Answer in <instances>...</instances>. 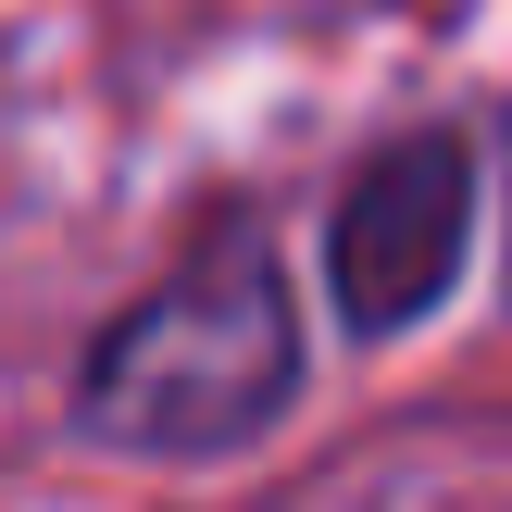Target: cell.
Here are the masks:
<instances>
[{
    "instance_id": "obj_3",
    "label": "cell",
    "mask_w": 512,
    "mask_h": 512,
    "mask_svg": "<svg viewBox=\"0 0 512 512\" xmlns=\"http://www.w3.org/2000/svg\"><path fill=\"white\" fill-rule=\"evenodd\" d=\"M500 288H512V238H500Z\"/></svg>"
},
{
    "instance_id": "obj_1",
    "label": "cell",
    "mask_w": 512,
    "mask_h": 512,
    "mask_svg": "<svg viewBox=\"0 0 512 512\" xmlns=\"http://www.w3.org/2000/svg\"><path fill=\"white\" fill-rule=\"evenodd\" d=\"M300 388H313L300 275H288V250H275V225L250 213V200H225L125 313L88 325L63 413H75L88 450L200 475V463H250V450L300 413Z\"/></svg>"
},
{
    "instance_id": "obj_2",
    "label": "cell",
    "mask_w": 512,
    "mask_h": 512,
    "mask_svg": "<svg viewBox=\"0 0 512 512\" xmlns=\"http://www.w3.org/2000/svg\"><path fill=\"white\" fill-rule=\"evenodd\" d=\"M475 200H488V163H475V125H450V113L388 125L338 175V200H325V313H338V338L388 350L463 288Z\"/></svg>"
}]
</instances>
